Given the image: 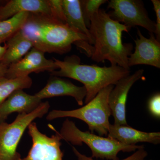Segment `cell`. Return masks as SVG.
Wrapping results in <instances>:
<instances>
[{
  "mask_svg": "<svg viewBox=\"0 0 160 160\" xmlns=\"http://www.w3.org/2000/svg\"><path fill=\"white\" fill-rule=\"evenodd\" d=\"M89 29L94 45L92 60L98 62L108 60L111 66L130 70L128 60L133 45L123 43V32L129 31L126 26L111 18L104 9H100L92 18Z\"/></svg>",
  "mask_w": 160,
  "mask_h": 160,
  "instance_id": "6da1fadb",
  "label": "cell"
},
{
  "mask_svg": "<svg viewBox=\"0 0 160 160\" xmlns=\"http://www.w3.org/2000/svg\"><path fill=\"white\" fill-rule=\"evenodd\" d=\"M21 30L31 41L33 47L44 53L65 54L71 50L73 44L84 41L90 44L86 36L49 15L29 13Z\"/></svg>",
  "mask_w": 160,
  "mask_h": 160,
  "instance_id": "7a4b0ae2",
  "label": "cell"
},
{
  "mask_svg": "<svg viewBox=\"0 0 160 160\" xmlns=\"http://www.w3.org/2000/svg\"><path fill=\"white\" fill-rule=\"evenodd\" d=\"M58 70L52 76L73 79L82 83L86 90L85 103L91 101L103 88L114 85L123 78L130 75V70L119 66L100 67L97 65H82L76 56L67 57L64 61L53 58Z\"/></svg>",
  "mask_w": 160,
  "mask_h": 160,
  "instance_id": "3957f363",
  "label": "cell"
},
{
  "mask_svg": "<svg viewBox=\"0 0 160 160\" xmlns=\"http://www.w3.org/2000/svg\"><path fill=\"white\" fill-rule=\"evenodd\" d=\"M59 133L62 139L72 145L82 146L83 143L86 144L91 149L92 158L118 160V154L120 152L135 151L144 147L143 146L125 145L113 139L102 137L89 131H82L73 122L68 119L63 122Z\"/></svg>",
  "mask_w": 160,
  "mask_h": 160,
  "instance_id": "277c9868",
  "label": "cell"
},
{
  "mask_svg": "<svg viewBox=\"0 0 160 160\" xmlns=\"http://www.w3.org/2000/svg\"><path fill=\"white\" fill-rule=\"evenodd\" d=\"M114 87L111 85L102 89L91 101L78 109L72 110H52L47 115L46 119L51 121L58 118H76L85 122L92 132L100 136L107 135L111 115L109 105V96Z\"/></svg>",
  "mask_w": 160,
  "mask_h": 160,
  "instance_id": "5b68a950",
  "label": "cell"
},
{
  "mask_svg": "<svg viewBox=\"0 0 160 160\" xmlns=\"http://www.w3.org/2000/svg\"><path fill=\"white\" fill-rule=\"evenodd\" d=\"M49 102H42L30 113H19L12 123L0 122V160H15L20 155L17 152L24 132L35 119L48 112Z\"/></svg>",
  "mask_w": 160,
  "mask_h": 160,
  "instance_id": "8992f818",
  "label": "cell"
},
{
  "mask_svg": "<svg viewBox=\"0 0 160 160\" xmlns=\"http://www.w3.org/2000/svg\"><path fill=\"white\" fill-rule=\"evenodd\" d=\"M108 8L112 9L109 15L112 19L123 23L129 30L139 26L149 33H155L156 23L149 18L143 2L140 0H111Z\"/></svg>",
  "mask_w": 160,
  "mask_h": 160,
  "instance_id": "52a82bcc",
  "label": "cell"
},
{
  "mask_svg": "<svg viewBox=\"0 0 160 160\" xmlns=\"http://www.w3.org/2000/svg\"><path fill=\"white\" fill-rule=\"evenodd\" d=\"M56 134L51 137L42 133L35 122L28 126L32 146L26 158L21 160H62L63 153L60 149L62 138L59 132L50 126Z\"/></svg>",
  "mask_w": 160,
  "mask_h": 160,
  "instance_id": "ba28073f",
  "label": "cell"
},
{
  "mask_svg": "<svg viewBox=\"0 0 160 160\" xmlns=\"http://www.w3.org/2000/svg\"><path fill=\"white\" fill-rule=\"evenodd\" d=\"M58 69L53 59H48L44 52L32 47L22 59L8 66L5 77L9 79L24 78L32 72H52Z\"/></svg>",
  "mask_w": 160,
  "mask_h": 160,
  "instance_id": "9c48e42d",
  "label": "cell"
},
{
  "mask_svg": "<svg viewBox=\"0 0 160 160\" xmlns=\"http://www.w3.org/2000/svg\"><path fill=\"white\" fill-rule=\"evenodd\" d=\"M144 70L139 69L132 75L120 80L110 92L109 105L115 125L127 126L126 105L128 93L132 86L142 77Z\"/></svg>",
  "mask_w": 160,
  "mask_h": 160,
  "instance_id": "30bf717a",
  "label": "cell"
},
{
  "mask_svg": "<svg viewBox=\"0 0 160 160\" xmlns=\"http://www.w3.org/2000/svg\"><path fill=\"white\" fill-rule=\"evenodd\" d=\"M139 38L134 40L135 48L128 60V66L145 65L160 68V42L157 40L154 33H149L150 37L147 38L143 35L138 28Z\"/></svg>",
  "mask_w": 160,
  "mask_h": 160,
  "instance_id": "8fae6325",
  "label": "cell"
},
{
  "mask_svg": "<svg viewBox=\"0 0 160 160\" xmlns=\"http://www.w3.org/2000/svg\"><path fill=\"white\" fill-rule=\"evenodd\" d=\"M52 76L46 86L35 94L38 98L42 100L55 97L71 96L79 106H82L87 93L84 86H77L68 80Z\"/></svg>",
  "mask_w": 160,
  "mask_h": 160,
  "instance_id": "7c38bea8",
  "label": "cell"
},
{
  "mask_svg": "<svg viewBox=\"0 0 160 160\" xmlns=\"http://www.w3.org/2000/svg\"><path fill=\"white\" fill-rule=\"evenodd\" d=\"M42 102V100L35 94H28L22 89L16 90L0 105V122H5L9 115L13 112L30 113Z\"/></svg>",
  "mask_w": 160,
  "mask_h": 160,
  "instance_id": "4fadbf2b",
  "label": "cell"
},
{
  "mask_svg": "<svg viewBox=\"0 0 160 160\" xmlns=\"http://www.w3.org/2000/svg\"><path fill=\"white\" fill-rule=\"evenodd\" d=\"M107 136L127 145H136L139 142L157 145L160 142L159 132H145L133 129L128 125L110 124Z\"/></svg>",
  "mask_w": 160,
  "mask_h": 160,
  "instance_id": "5bb4252c",
  "label": "cell"
},
{
  "mask_svg": "<svg viewBox=\"0 0 160 160\" xmlns=\"http://www.w3.org/2000/svg\"><path fill=\"white\" fill-rule=\"evenodd\" d=\"M41 13L51 16L49 0H11L0 6V21L21 12Z\"/></svg>",
  "mask_w": 160,
  "mask_h": 160,
  "instance_id": "9a60e30c",
  "label": "cell"
},
{
  "mask_svg": "<svg viewBox=\"0 0 160 160\" xmlns=\"http://www.w3.org/2000/svg\"><path fill=\"white\" fill-rule=\"evenodd\" d=\"M6 45V52L1 63L8 67L22 59L33 47L31 41L21 30L11 37Z\"/></svg>",
  "mask_w": 160,
  "mask_h": 160,
  "instance_id": "2e32d148",
  "label": "cell"
},
{
  "mask_svg": "<svg viewBox=\"0 0 160 160\" xmlns=\"http://www.w3.org/2000/svg\"><path fill=\"white\" fill-rule=\"evenodd\" d=\"M66 23L71 28L88 38L92 46L93 40L83 18L79 0H62Z\"/></svg>",
  "mask_w": 160,
  "mask_h": 160,
  "instance_id": "e0dca14e",
  "label": "cell"
},
{
  "mask_svg": "<svg viewBox=\"0 0 160 160\" xmlns=\"http://www.w3.org/2000/svg\"><path fill=\"white\" fill-rule=\"evenodd\" d=\"M28 12H21L7 19L0 21V45L6 42L19 31L29 17Z\"/></svg>",
  "mask_w": 160,
  "mask_h": 160,
  "instance_id": "ac0fdd59",
  "label": "cell"
},
{
  "mask_svg": "<svg viewBox=\"0 0 160 160\" xmlns=\"http://www.w3.org/2000/svg\"><path fill=\"white\" fill-rule=\"evenodd\" d=\"M32 81L29 76L9 79L5 76L0 78V105L14 91L19 89H29Z\"/></svg>",
  "mask_w": 160,
  "mask_h": 160,
  "instance_id": "d6986e66",
  "label": "cell"
},
{
  "mask_svg": "<svg viewBox=\"0 0 160 160\" xmlns=\"http://www.w3.org/2000/svg\"><path fill=\"white\" fill-rule=\"evenodd\" d=\"M106 0H82L80 1L83 18L89 29L92 18L100 9V7L108 2Z\"/></svg>",
  "mask_w": 160,
  "mask_h": 160,
  "instance_id": "ffe728a7",
  "label": "cell"
},
{
  "mask_svg": "<svg viewBox=\"0 0 160 160\" xmlns=\"http://www.w3.org/2000/svg\"><path fill=\"white\" fill-rule=\"evenodd\" d=\"M49 2L51 16L61 22L66 24L62 0H49Z\"/></svg>",
  "mask_w": 160,
  "mask_h": 160,
  "instance_id": "44dd1931",
  "label": "cell"
},
{
  "mask_svg": "<svg viewBox=\"0 0 160 160\" xmlns=\"http://www.w3.org/2000/svg\"><path fill=\"white\" fill-rule=\"evenodd\" d=\"M72 151L76 156L78 160H94L92 158L88 157L85 155L82 154L74 147H72ZM148 155L147 151L144 149V147L138 149L131 156L122 160H145V158Z\"/></svg>",
  "mask_w": 160,
  "mask_h": 160,
  "instance_id": "7402d4cb",
  "label": "cell"
},
{
  "mask_svg": "<svg viewBox=\"0 0 160 160\" xmlns=\"http://www.w3.org/2000/svg\"><path fill=\"white\" fill-rule=\"evenodd\" d=\"M148 108L151 114L155 118L160 117V94L156 93L150 98L148 102Z\"/></svg>",
  "mask_w": 160,
  "mask_h": 160,
  "instance_id": "603a6c76",
  "label": "cell"
},
{
  "mask_svg": "<svg viewBox=\"0 0 160 160\" xmlns=\"http://www.w3.org/2000/svg\"><path fill=\"white\" fill-rule=\"evenodd\" d=\"M153 4V8L156 15L157 21L156 23V29L154 34L158 41H160V0H152Z\"/></svg>",
  "mask_w": 160,
  "mask_h": 160,
  "instance_id": "cb8c5ba5",
  "label": "cell"
},
{
  "mask_svg": "<svg viewBox=\"0 0 160 160\" xmlns=\"http://www.w3.org/2000/svg\"><path fill=\"white\" fill-rule=\"evenodd\" d=\"M8 67V66L0 63V78L5 76Z\"/></svg>",
  "mask_w": 160,
  "mask_h": 160,
  "instance_id": "d4e9b609",
  "label": "cell"
},
{
  "mask_svg": "<svg viewBox=\"0 0 160 160\" xmlns=\"http://www.w3.org/2000/svg\"><path fill=\"white\" fill-rule=\"evenodd\" d=\"M6 44L4 46H2L0 45V63L2 62V60L4 56V54L6 52Z\"/></svg>",
  "mask_w": 160,
  "mask_h": 160,
  "instance_id": "484cf974",
  "label": "cell"
},
{
  "mask_svg": "<svg viewBox=\"0 0 160 160\" xmlns=\"http://www.w3.org/2000/svg\"><path fill=\"white\" fill-rule=\"evenodd\" d=\"M21 160V155L19 156L15 160Z\"/></svg>",
  "mask_w": 160,
  "mask_h": 160,
  "instance_id": "4316f807",
  "label": "cell"
}]
</instances>
